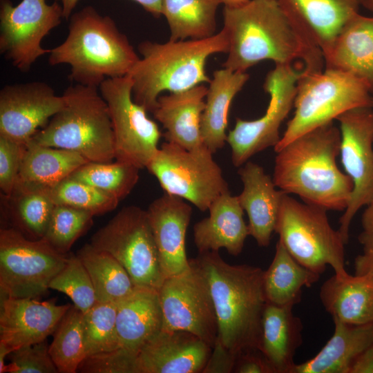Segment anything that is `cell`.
Masks as SVG:
<instances>
[{
  "label": "cell",
  "mask_w": 373,
  "mask_h": 373,
  "mask_svg": "<svg viewBox=\"0 0 373 373\" xmlns=\"http://www.w3.org/2000/svg\"><path fill=\"white\" fill-rule=\"evenodd\" d=\"M223 30L229 41L222 67L247 72L263 60L276 64L303 61V72H321L323 52L292 21L278 0H250L238 7L224 6Z\"/></svg>",
  "instance_id": "obj_1"
},
{
  "label": "cell",
  "mask_w": 373,
  "mask_h": 373,
  "mask_svg": "<svg viewBox=\"0 0 373 373\" xmlns=\"http://www.w3.org/2000/svg\"><path fill=\"white\" fill-rule=\"evenodd\" d=\"M340 146V129L334 122L294 139L276 152V186L327 211H345L353 182L337 166Z\"/></svg>",
  "instance_id": "obj_2"
},
{
  "label": "cell",
  "mask_w": 373,
  "mask_h": 373,
  "mask_svg": "<svg viewBox=\"0 0 373 373\" xmlns=\"http://www.w3.org/2000/svg\"><path fill=\"white\" fill-rule=\"evenodd\" d=\"M194 260L209 284L218 319V338L237 356L258 350L267 303L264 271L249 265H230L219 251L199 252Z\"/></svg>",
  "instance_id": "obj_3"
},
{
  "label": "cell",
  "mask_w": 373,
  "mask_h": 373,
  "mask_svg": "<svg viewBox=\"0 0 373 373\" xmlns=\"http://www.w3.org/2000/svg\"><path fill=\"white\" fill-rule=\"evenodd\" d=\"M69 19L67 37L50 49L48 63L69 65V79L75 84L99 88L106 78L127 75L139 60L126 36L109 16L88 6Z\"/></svg>",
  "instance_id": "obj_4"
},
{
  "label": "cell",
  "mask_w": 373,
  "mask_h": 373,
  "mask_svg": "<svg viewBox=\"0 0 373 373\" xmlns=\"http://www.w3.org/2000/svg\"><path fill=\"white\" fill-rule=\"evenodd\" d=\"M138 50L142 57L128 74L133 82V98L153 113L162 92L177 93L209 83L207 61L212 55L227 54L229 41L222 29L206 39L144 41Z\"/></svg>",
  "instance_id": "obj_5"
},
{
  "label": "cell",
  "mask_w": 373,
  "mask_h": 373,
  "mask_svg": "<svg viewBox=\"0 0 373 373\" xmlns=\"http://www.w3.org/2000/svg\"><path fill=\"white\" fill-rule=\"evenodd\" d=\"M62 96V108L31 140L76 152L89 162H111L115 158L113 126L99 88L75 84Z\"/></svg>",
  "instance_id": "obj_6"
},
{
  "label": "cell",
  "mask_w": 373,
  "mask_h": 373,
  "mask_svg": "<svg viewBox=\"0 0 373 373\" xmlns=\"http://www.w3.org/2000/svg\"><path fill=\"white\" fill-rule=\"evenodd\" d=\"M294 106V116L274 147L275 152L349 110L373 107V96L363 82L349 73L327 68L309 73L302 70L296 84Z\"/></svg>",
  "instance_id": "obj_7"
},
{
  "label": "cell",
  "mask_w": 373,
  "mask_h": 373,
  "mask_svg": "<svg viewBox=\"0 0 373 373\" xmlns=\"http://www.w3.org/2000/svg\"><path fill=\"white\" fill-rule=\"evenodd\" d=\"M275 232L289 254L308 269L323 274L331 266L335 274H347L345 245L338 230L329 222L324 208L283 195Z\"/></svg>",
  "instance_id": "obj_8"
},
{
  "label": "cell",
  "mask_w": 373,
  "mask_h": 373,
  "mask_svg": "<svg viewBox=\"0 0 373 373\" xmlns=\"http://www.w3.org/2000/svg\"><path fill=\"white\" fill-rule=\"evenodd\" d=\"M90 244L113 256L136 287L158 291L165 279L146 210L122 208L95 232Z\"/></svg>",
  "instance_id": "obj_9"
},
{
  "label": "cell",
  "mask_w": 373,
  "mask_h": 373,
  "mask_svg": "<svg viewBox=\"0 0 373 373\" xmlns=\"http://www.w3.org/2000/svg\"><path fill=\"white\" fill-rule=\"evenodd\" d=\"M213 154L204 145L189 150L165 142L146 168L166 193L187 200L205 211L215 199L229 191Z\"/></svg>",
  "instance_id": "obj_10"
},
{
  "label": "cell",
  "mask_w": 373,
  "mask_h": 373,
  "mask_svg": "<svg viewBox=\"0 0 373 373\" xmlns=\"http://www.w3.org/2000/svg\"><path fill=\"white\" fill-rule=\"evenodd\" d=\"M68 255L44 238L30 240L13 227L0 231V289L6 297L37 298L65 266Z\"/></svg>",
  "instance_id": "obj_11"
},
{
  "label": "cell",
  "mask_w": 373,
  "mask_h": 373,
  "mask_svg": "<svg viewBox=\"0 0 373 373\" xmlns=\"http://www.w3.org/2000/svg\"><path fill=\"white\" fill-rule=\"evenodd\" d=\"M189 267L166 278L158 289L163 330L191 332L212 347L218 338V319L209 284L194 258Z\"/></svg>",
  "instance_id": "obj_12"
},
{
  "label": "cell",
  "mask_w": 373,
  "mask_h": 373,
  "mask_svg": "<svg viewBox=\"0 0 373 373\" xmlns=\"http://www.w3.org/2000/svg\"><path fill=\"white\" fill-rule=\"evenodd\" d=\"M133 82L127 75L106 78L99 90L106 101L112 123L115 160L146 168L158 150L162 136L147 111L133 98Z\"/></svg>",
  "instance_id": "obj_13"
},
{
  "label": "cell",
  "mask_w": 373,
  "mask_h": 373,
  "mask_svg": "<svg viewBox=\"0 0 373 373\" xmlns=\"http://www.w3.org/2000/svg\"><path fill=\"white\" fill-rule=\"evenodd\" d=\"M302 70L291 64H276L268 73L263 84L270 97L265 113L254 120L237 118L227 134V142L235 166H242L254 155L279 142V129L294 105Z\"/></svg>",
  "instance_id": "obj_14"
},
{
  "label": "cell",
  "mask_w": 373,
  "mask_h": 373,
  "mask_svg": "<svg viewBox=\"0 0 373 373\" xmlns=\"http://www.w3.org/2000/svg\"><path fill=\"white\" fill-rule=\"evenodd\" d=\"M63 9L57 1L21 0L14 6L0 0V52L21 72H28L50 49L41 46L43 39L61 22Z\"/></svg>",
  "instance_id": "obj_15"
},
{
  "label": "cell",
  "mask_w": 373,
  "mask_h": 373,
  "mask_svg": "<svg viewBox=\"0 0 373 373\" xmlns=\"http://www.w3.org/2000/svg\"><path fill=\"white\" fill-rule=\"evenodd\" d=\"M341 163L353 182L350 202L339 219L347 244L351 222L357 211L373 200V107H358L339 115Z\"/></svg>",
  "instance_id": "obj_16"
},
{
  "label": "cell",
  "mask_w": 373,
  "mask_h": 373,
  "mask_svg": "<svg viewBox=\"0 0 373 373\" xmlns=\"http://www.w3.org/2000/svg\"><path fill=\"white\" fill-rule=\"evenodd\" d=\"M64 104L46 82L6 85L0 91V135L26 144Z\"/></svg>",
  "instance_id": "obj_17"
},
{
  "label": "cell",
  "mask_w": 373,
  "mask_h": 373,
  "mask_svg": "<svg viewBox=\"0 0 373 373\" xmlns=\"http://www.w3.org/2000/svg\"><path fill=\"white\" fill-rule=\"evenodd\" d=\"M212 347L184 330H163L153 335L137 350L136 373L202 372Z\"/></svg>",
  "instance_id": "obj_18"
},
{
  "label": "cell",
  "mask_w": 373,
  "mask_h": 373,
  "mask_svg": "<svg viewBox=\"0 0 373 373\" xmlns=\"http://www.w3.org/2000/svg\"><path fill=\"white\" fill-rule=\"evenodd\" d=\"M71 305L6 297L0 315V344L10 352L46 340Z\"/></svg>",
  "instance_id": "obj_19"
},
{
  "label": "cell",
  "mask_w": 373,
  "mask_h": 373,
  "mask_svg": "<svg viewBox=\"0 0 373 373\" xmlns=\"http://www.w3.org/2000/svg\"><path fill=\"white\" fill-rule=\"evenodd\" d=\"M164 278L187 269L186 234L192 207L185 200L164 193L146 210Z\"/></svg>",
  "instance_id": "obj_20"
},
{
  "label": "cell",
  "mask_w": 373,
  "mask_h": 373,
  "mask_svg": "<svg viewBox=\"0 0 373 373\" xmlns=\"http://www.w3.org/2000/svg\"><path fill=\"white\" fill-rule=\"evenodd\" d=\"M238 173L243 189L238 195L247 213L249 236L260 247H267L278 220L284 191L277 190L273 178L259 164L247 161Z\"/></svg>",
  "instance_id": "obj_21"
},
{
  "label": "cell",
  "mask_w": 373,
  "mask_h": 373,
  "mask_svg": "<svg viewBox=\"0 0 373 373\" xmlns=\"http://www.w3.org/2000/svg\"><path fill=\"white\" fill-rule=\"evenodd\" d=\"M292 21L323 55L345 24L358 13L363 0H278Z\"/></svg>",
  "instance_id": "obj_22"
},
{
  "label": "cell",
  "mask_w": 373,
  "mask_h": 373,
  "mask_svg": "<svg viewBox=\"0 0 373 373\" xmlns=\"http://www.w3.org/2000/svg\"><path fill=\"white\" fill-rule=\"evenodd\" d=\"M208 88L202 84L160 95L152 113L165 130L166 142L191 150L204 146L201 118Z\"/></svg>",
  "instance_id": "obj_23"
},
{
  "label": "cell",
  "mask_w": 373,
  "mask_h": 373,
  "mask_svg": "<svg viewBox=\"0 0 373 373\" xmlns=\"http://www.w3.org/2000/svg\"><path fill=\"white\" fill-rule=\"evenodd\" d=\"M208 217L193 227L194 242L198 252L225 249L232 256L242 251L249 231L238 195L229 191L215 199L208 209Z\"/></svg>",
  "instance_id": "obj_24"
},
{
  "label": "cell",
  "mask_w": 373,
  "mask_h": 373,
  "mask_svg": "<svg viewBox=\"0 0 373 373\" xmlns=\"http://www.w3.org/2000/svg\"><path fill=\"white\" fill-rule=\"evenodd\" d=\"M323 57L325 68L353 75L367 85L373 96V17L354 15Z\"/></svg>",
  "instance_id": "obj_25"
},
{
  "label": "cell",
  "mask_w": 373,
  "mask_h": 373,
  "mask_svg": "<svg viewBox=\"0 0 373 373\" xmlns=\"http://www.w3.org/2000/svg\"><path fill=\"white\" fill-rule=\"evenodd\" d=\"M321 302L333 319L350 325L373 323V276L334 274L319 291Z\"/></svg>",
  "instance_id": "obj_26"
},
{
  "label": "cell",
  "mask_w": 373,
  "mask_h": 373,
  "mask_svg": "<svg viewBox=\"0 0 373 373\" xmlns=\"http://www.w3.org/2000/svg\"><path fill=\"white\" fill-rule=\"evenodd\" d=\"M293 307L267 303L264 308L258 350L275 373H294V357L303 343V325Z\"/></svg>",
  "instance_id": "obj_27"
},
{
  "label": "cell",
  "mask_w": 373,
  "mask_h": 373,
  "mask_svg": "<svg viewBox=\"0 0 373 373\" xmlns=\"http://www.w3.org/2000/svg\"><path fill=\"white\" fill-rule=\"evenodd\" d=\"M162 324L156 289L136 287L132 294L117 303L119 348L137 353L146 341L162 329Z\"/></svg>",
  "instance_id": "obj_28"
},
{
  "label": "cell",
  "mask_w": 373,
  "mask_h": 373,
  "mask_svg": "<svg viewBox=\"0 0 373 373\" xmlns=\"http://www.w3.org/2000/svg\"><path fill=\"white\" fill-rule=\"evenodd\" d=\"M333 321L332 337L315 356L296 364L294 373H350L355 359L373 343V323L350 325Z\"/></svg>",
  "instance_id": "obj_29"
},
{
  "label": "cell",
  "mask_w": 373,
  "mask_h": 373,
  "mask_svg": "<svg viewBox=\"0 0 373 373\" xmlns=\"http://www.w3.org/2000/svg\"><path fill=\"white\" fill-rule=\"evenodd\" d=\"M209 83L205 106L201 118L203 143L211 153L227 142L228 113L231 102L249 79L247 72L216 70Z\"/></svg>",
  "instance_id": "obj_30"
},
{
  "label": "cell",
  "mask_w": 373,
  "mask_h": 373,
  "mask_svg": "<svg viewBox=\"0 0 373 373\" xmlns=\"http://www.w3.org/2000/svg\"><path fill=\"white\" fill-rule=\"evenodd\" d=\"M320 277L297 262L278 240L273 260L263 274L267 303L294 306L301 300L303 288L311 287Z\"/></svg>",
  "instance_id": "obj_31"
},
{
  "label": "cell",
  "mask_w": 373,
  "mask_h": 373,
  "mask_svg": "<svg viewBox=\"0 0 373 373\" xmlns=\"http://www.w3.org/2000/svg\"><path fill=\"white\" fill-rule=\"evenodd\" d=\"M88 162L76 152L30 140L26 144L18 180L51 189Z\"/></svg>",
  "instance_id": "obj_32"
},
{
  "label": "cell",
  "mask_w": 373,
  "mask_h": 373,
  "mask_svg": "<svg viewBox=\"0 0 373 373\" xmlns=\"http://www.w3.org/2000/svg\"><path fill=\"white\" fill-rule=\"evenodd\" d=\"M3 197L11 227L30 240L43 238L55 206L50 189L17 180L11 195Z\"/></svg>",
  "instance_id": "obj_33"
},
{
  "label": "cell",
  "mask_w": 373,
  "mask_h": 373,
  "mask_svg": "<svg viewBox=\"0 0 373 373\" xmlns=\"http://www.w3.org/2000/svg\"><path fill=\"white\" fill-rule=\"evenodd\" d=\"M222 0H162V14L171 40L201 39L216 34V15Z\"/></svg>",
  "instance_id": "obj_34"
},
{
  "label": "cell",
  "mask_w": 373,
  "mask_h": 373,
  "mask_svg": "<svg viewBox=\"0 0 373 373\" xmlns=\"http://www.w3.org/2000/svg\"><path fill=\"white\" fill-rule=\"evenodd\" d=\"M76 255L90 275L97 302L117 303L135 289L128 273L110 254L97 249L89 243Z\"/></svg>",
  "instance_id": "obj_35"
},
{
  "label": "cell",
  "mask_w": 373,
  "mask_h": 373,
  "mask_svg": "<svg viewBox=\"0 0 373 373\" xmlns=\"http://www.w3.org/2000/svg\"><path fill=\"white\" fill-rule=\"evenodd\" d=\"M50 355L60 373H75L85 358L84 313L75 305L66 312L54 332Z\"/></svg>",
  "instance_id": "obj_36"
},
{
  "label": "cell",
  "mask_w": 373,
  "mask_h": 373,
  "mask_svg": "<svg viewBox=\"0 0 373 373\" xmlns=\"http://www.w3.org/2000/svg\"><path fill=\"white\" fill-rule=\"evenodd\" d=\"M140 170L133 164L117 160L89 162L77 169L69 177L122 200L137 183Z\"/></svg>",
  "instance_id": "obj_37"
},
{
  "label": "cell",
  "mask_w": 373,
  "mask_h": 373,
  "mask_svg": "<svg viewBox=\"0 0 373 373\" xmlns=\"http://www.w3.org/2000/svg\"><path fill=\"white\" fill-rule=\"evenodd\" d=\"M116 314L117 303L113 302H97L84 314L86 357L119 348Z\"/></svg>",
  "instance_id": "obj_38"
},
{
  "label": "cell",
  "mask_w": 373,
  "mask_h": 373,
  "mask_svg": "<svg viewBox=\"0 0 373 373\" xmlns=\"http://www.w3.org/2000/svg\"><path fill=\"white\" fill-rule=\"evenodd\" d=\"M55 204L72 207L94 216L114 210L120 200L94 186L70 177L50 189Z\"/></svg>",
  "instance_id": "obj_39"
},
{
  "label": "cell",
  "mask_w": 373,
  "mask_h": 373,
  "mask_svg": "<svg viewBox=\"0 0 373 373\" xmlns=\"http://www.w3.org/2000/svg\"><path fill=\"white\" fill-rule=\"evenodd\" d=\"M93 216L84 210L55 204L43 238L55 249L66 254L76 240L91 225Z\"/></svg>",
  "instance_id": "obj_40"
},
{
  "label": "cell",
  "mask_w": 373,
  "mask_h": 373,
  "mask_svg": "<svg viewBox=\"0 0 373 373\" xmlns=\"http://www.w3.org/2000/svg\"><path fill=\"white\" fill-rule=\"evenodd\" d=\"M49 289L66 294L84 314L97 303L90 275L77 255H68L65 266L50 281Z\"/></svg>",
  "instance_id": "obj_41"
},
{
  "label": "cell",
  "mask_w": 373,
  "mask_h": 373,
  "mask_svg": "<svg viewBox=\"0 0 373 373\" xmlns=\"http://www.w3.org/2000/svg\"><path fill=\"white\" fill-rule=\"evenodd\" d=\"M46 341L26 345L8 355L10 363L8 373H57L59 372L49 353Z\"/></svg>",
  "instance_id": "obj_42"
},
{
  "label": "cell",
  "mask_w": 373,
  "mask_h": 373,
  "mask_svg": "<svg viewBox=\"0 0 373 373\" xmlns=\"http://www.w3.org/2000/svg\"><path fill=\"white\" fill-rule=\"evenodd\" d=\"M136 353L122 348L86 356L77 372L82 373H136Z\"/></svg>",
  "instance_id": "obj_43"
},
{
  "label": "cell",
  "mask_w": 373,
  "mask_h": 373,
  "mask_svg": "<svg viewBox=\"0 0 373 373\" xmlns=\"http://www.w3.org/2000/svg\"><path fill=\"white\" fill-rule=\"evenodd\" d=\"M26 144L0 135V188L10 196L18 180Z\"/></svg>",
  "instance_id": "obj_44"
},
{
  "label": "cell",
  "mask_w": 373,
  "mask_h": 373,
  "mask_svg": "<svg viewBox=\"0 0 373 373\" xmlns=\"http://www.w3.org/2000/svg\"><path fill=\"white\" fill-rule=\"evenodd\" d=\"M237 356L227 350L217 338L203 373L233 372Z\"/></svg>",
  "instance_id": "obj_45"
},
{
  "label": "cell",
  "mask_w": 373,
  "mask_h": 373,
  "mask_svg": "<svg viewBox=\"0 0 373 373\" xmlns=\"http://www.w3.org/2000/svg\"><path fill=\"white\" fill-rule=\"evenodd\" d=\"M233 372L275 373V370L260 350H253L238 356Z\"/></svg>",
  "instance_id": "obj_46"
},
{
  "label": "cell",
  "mask_w": 373,
  "mask_h": 373,
  "mask_svg": "<svg viewBox=\"0 0 373 373\" xmlns=\"http://www.w3.org/2000/svg\"><path fill=\"white\" fill-rule=\"evenodd\" d=\"M358 240L362 247V251L354 259L355 274L373 276V233L363 231Z\"/></svg>",
  "instance_id": "obj_47"
},
{
  "label": "cell",
  "mask_w": 373,
  "mask_h": 373,
  "mask_svg": "<svg viewBox=\"0 0 373 373\" xmlns=\"http://www.w3.org/2000/svg\"><path fill=\"white\" fill-rule=\"evenodd\" d=\"M350 373H373V343L355 359Z\"/></svg>",
  "instance_id": "obj_48"
},
{
  "label": "cell",
  "mask_w": 373,
  "mask_h": 373,
  "mask_svg": "<svg viewBox=\"0 0 373 373\" xmlns=\"http://www.w3.org/2000/svg\"><path fill=\"white\" fill-rule=\"evenodd\" d=\"M155 17H160L162 14V0H133Z\"/></svg>",
  "instance_id": "obj_49"
},
{
  "label": "cell",
  "mask_w": 373,
  "mask_h": 373,
  "mask_svg": "<svg viewBox=\"0 0 373 373\" xmlns=\"http://www.w3.org/2000/svg\"><path fill=\"white\" fill-rule=\"evenodd\" d=\"M361 224L364 231L373 233V200L366 206L362 214Z\"/></svg>",
  "instance_id": "obj_50"
},
{
  "label": "cell",
  "mask_w": 373,
  "mask_h": 373,
  "mask_svg": "<svg viewBox=\"0 0 373 373\" xmlns=\"http://www.w3.org/2000/svg\"><path fill=\"white\" fill-rule=\"evenodd\" d=\"M63 9V17L68 19L72 15V12L76 7L79 0H59Z\"/></svg>",
  "instance_id": "obj_51"
},
{
  "label": "cell",
  "mask_w": 373,
  "mask_h": 373,
  "mask_svg": "<svg viewBox=\"0 0 373 373\" xmlns=\"http://www.w3.org/2000/svg\"><path fill=\"white\" fill-rule=\"evenodd\" d=\"M224 6L229 8L238 7L247 3L250 0H222Z\"/></svg>",
  "instance_id": "obj_52"
},
{
  "label": "cell",
  "mask_w": 373,
  "mask_h": 373,
  "mask_svg": "<svg viewBox=\"0 0 373 373\" xmlns=\"http://www.w3.org/2000/svg\"><path fill=\"white\" fill-rule=\"evenodd\" d=\"M362 6L373 12V0H363Z\"/></svg>",
  "instance_id": "obj_53"
}]
</instances>
